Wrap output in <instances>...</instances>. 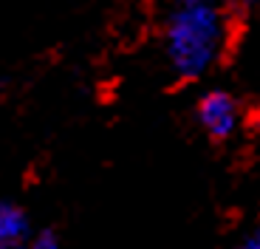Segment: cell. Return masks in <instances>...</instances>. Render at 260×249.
I'll list each match as a JSON object with an SVG mask.
<instances>
[{
    "label": "cell",
    "instance_id": "cell-1",
    "mask_svg": "<svg viewBox=\"0 0 260 249\" xmlns=\"http://www.w3.org/2000/svg\"><path fill=\"white\" fill-rule=\"evenodd\" d=\"M226 17L215 0H176L164 23V54L181 79H198L218 63Z\"/></svg>",
    "mask_w": 260,
    "mask_h": 249
},
{
    "label": "cell",
    "instance_id": "cell-5",
    "mask_svg": "<svg viewBox=\"0 0 260 249\" xmlns=\"http://www.w3.org/2000/svg\"><path fill=\"white\" fill-rule=\"evenodd\" d=\"M238 249H260V235H257V232H252V235H246L241 243H238Z\"/></svg>",
    "mask_w": 260,
    "mask_h": 249
},
{
    "label": "cell",
    "instance_id": "cell-6",
    "mask_svg": "<svg viewBox=\"0 0 260 249\" xmlns=\"http://www.w3.org/2000/svg\"><path fill=\"white\" fill-rule=\"evenodd\" d=\"M241 3H243V6H246V9H249V6H252V3H254V0H241Z\"/></svg>",
    "mask_w": 260,
    "mask_h": 249
},
{
    "label": "cell",
    "instance_id": "cell-3",
    "mask_svg": "<svg viewBox=\"0 0 260 249\" xmlns=\"http://www.w3.org/2000/svg\"><path fill=\"white\" fill-rule=\"evenodd\" d=\"M28 241V215L12 201H0V249H23Z\"/></svg>",
    "mask_w": 260,
    "mask_h": 249
},
{
    "label": "cell",
    "instance_id": "cell-2",
    "mask_svg": "<svg viewBox=\"0 0 260 249\" xmlns=\"http://www.w3.org/2000/svg\"><path fill=\"white\" fill-rule=\"evenodd\" d=\"M195 119H198L201 131L207 133L209 139L226 142V139H232L235 133H238V128H241V105H238V99L229 91L215 88V91H207L198 99Z\"/></svg>",
    "mask_w": 260,
    "mask_h": 249
},
{
    "label": "cell",
    "instance_id": "cell-4",
    "mask_svg": "<svg viewBox=\"0 0 260 249\" xmlns=\"http://www.w3.org/2000/svg\"><path fill=\"white\" fill-rule=\"evenodd\" d=\"M23 249H59V241L54 232H40V235H28Z\"/></svg>",
    "mask_w": 260,
    "mask_h": 249
}]
</instances>
